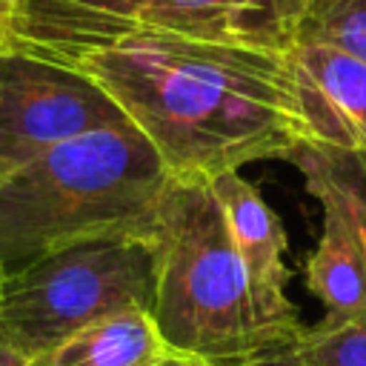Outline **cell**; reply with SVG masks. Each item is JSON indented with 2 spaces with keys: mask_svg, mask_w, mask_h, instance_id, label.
Masks as SVG:
<instances>
[{
  "mask_svg": "<svg viewBox=\"0 0 366 366\" xmlns=\"http://www.w3.org/2000/svg\"><path fill=\"white\" fill-rule=\"evenodd\" d=\"M66 66L120 106L172 177L214 180L315 140L292 49L129 34Z\"/></svg>",
  "mask_w": 366,
  "mask_h": 366,
  "instance_id": "1",
  "label": "cell"
},
{
  "mask_svg": "<svg viewBox=\"0 0 366 366\" xmlns=\"http://www.w3.org/2000/svg\"><path fill=\"white\" fill-rule=\"evenodd\" d=\"M169 180L166 163L132 123L43 152L0 180V269L14 272L89 237L152 234Z\"/></svg>",
  "mask_w": 366,
  "mask_h": 366,
  "instance_id": "2",
  "label": "cell"
},
{
  "mask_svg": "<svg viewBox=\"0 0 366 366\" xmlns=\"http://www.w3.org/2000/svg\"><path fill=\"white\" fill-rule=\"evenodd\" d=\"M152 317L169 352L214 366L283 352L263 329L246 269L209 180L172 177L152 223Z\"/></svg>",
  "mask_w": 366,
  "mask_h": 366,
  "instance_id": "3",
  "label": "cell"
},
{
  "mask_svg": "<svg viewBox=\"0 0 366 366\" xmlns=\"http://www.w3.org/2000/svg\"><path fill=\"white\" fill-rule=\"evenodd\" d=\"M154 306L149 234H103L54 249L0 280V335L29 355L51 352L112 315Z\"/></svg>",
  "mask_w": 366,
  "mask_h": 366,
  "instance_id": "4",
  "label": "cell"
},
{
  "mask_svg": "<svg viewBox=\"0 0 366 366\" xmlns=\"http://www.w3.org/2000/svg\"><path fill=\"white\" fill-rule=\"evenodd\" d=\"M297 0H69L17 17L14 46L57 63L129 34L292 49Z\"/></svg>",
  "mask_w": 366,
  "mask_h": 366,
  "instance_id": "5",
  "label": "cell"
},
{
  "mask_svg": "<svg viewBox=\"0 0 366 366\" xmlns=\"http://www.w3.org/2000/svg\"><path fill=\"white\" fill-rule=\"evenodd\" d=\"M129 123L83 71L26 49L0 51V166H17L86 132Z\"/></svg>",
  "mask_w": 366,
  "mask_h": 366,
  "instance_id": "6",
  "label": "cell"
},
{
  "mask_svg": "<svg viewBox=\"0 0 366 366\" xmlns=\"http://www.w3.org/2000/svg\"><path fill=\"white\" fill-rule=\"evenodd\" d=\"M209 183L220 200L234 252L246 269L249 292L263 329L280 349H295L306 326L286 295V232L280 217L263 200L257 186H252L240 172L217 174Z\"/></svg>",
  "mask_w": 366,
  "mask_h": 366,
  "instance_id": "7",
  "label": "cell"
},
{
  "mask_svg": "<svg viewBox=\"0 0 366 366\" xmlns=\"http://www.w3.org/2000/svg\"><path fill=\"white\" fill-rule=\"evenodd\" d=\"M315 143L366 154V66L317 43H292Z\"/></svg>",
  "mask_w": 366,
  "mask_h": 366,
  "instance_id": "8",
  "label": "cell"
},
{
  "mask_svg": "<svg viewBox=\"0 0 366 366\" xmlns=\"http://www.w3.org/2000/svg\"><path fill=\"white\" fill-rule=\"evenodd\" d=\"M300 174L323 212L320 240L306 263V289L323 303V320L360 317L366 315V254L357 226L329 183L309 172Z\"/></svg>",
  "mask_w": 366,
  "mask_h": 366,
  "instance_id": "9",
  "label": "cell"
},
{
  "mask_svg": "<svg viewBox=\"0 0 366 366\" xmlns=\"http://www.w3.org/2000/svg\"><path fill=\"white\" fill-rule=\"evenodd\" d=\"M166 343L154 326L152 312L129 309L86 326L60 343L51 366H149L166 355Z\"/></svg>",
  "mask_w": 366,
  "mask_h": 366,
  "instance_id": "10",
  "label": "cell"
},
{
  "mask_svg": "<svg viewBox=\"0 0 366 366\" xmlns=\"http://www.w3.org/2000/svg\"><path fill=\"white\" fill-rule=\"evenodd\" d=\"M289 163H295L300 172L317 174L332 186V192L349 209L366 254V154L309 140L292 152Z\"/></svg>",
  "mask_w": 366,
  "mask_h": 366,
  "instance_id": "11",
  "label": "cell"
},
{
  "mask_svg": "<svg viewBox=\"0 0 366 366\" xmlns=\"http://www.w3.org/2000/svg\"><path fill=\"white\" fill-rule=\"evenodd\" d=\"M295 43L329 46L366 66V0H312L295 20Z\"/></svg>",
  "mask_w": 366,
  "mask_h": 366,
  "instance_id": "12",
  "label": "cell"
},
{
  "mask_svg": "<svg viewBox=\"0 0 366 366\" xmlns=\"http://www.w3.org/2000/svg\"><path fill=\"white\" fill-rule=\"evenodd\" d=\"M295 352L309 366H366V315L306 326Z\"/></svg>",
  "mask_w": 366,
  "mask_h": 366,
  "instance_id": "13",
  "label": "cell"
},
{
  "mask_svg": "<svg viewBox=\"0 0 366 366\" xmlns=\"http://www.w3.org/2000/svg\"><path fill=\"white\" fill-rule=\"evenodd\" d=\"M0 366H51V363H49V357L23 352L20 346H14L11 340H6L0 335Z\"/></svg>",
  "mask_w": 366,
  "mask_h": 366,
  "instance_id": "14",
  "label": "cell"
},
{
  "mask_svg": "<svg viewBox=\"0 0 366 366\" xmlns=\"http://www.w3.org/2000/svg\"><path fill=\"white\" fill-rule=\"evenodd\" d=\"M237 366H309L295 349H283V352H272V355H260L252 360H243Z\"/></svg>",
  "mask_w": 366,
  "mask_h": 366,
  "instance_id": "15",
  "label": "cell"
},
{
  "mask_svg": "<svg viewBox=\"0 0 366 366\" xmlns=\"http://www.w3.org/2000/svg\"><path fill=\"white\" fill-rule=\"evenodd\" d=\"M149 366H214V363H209V360H203V357H197V355H183V352H166V355H160L154 363H149Z\"/></svg>",
  "mask_w": 366,
  "mask_h": 366,
  "instance_id": "16",
  "label": "cell"
},
{
  "mask_svg": "<svg viewBox=\"0 0 366 366\" xmlns=\"http://www.w3.org/2000/svg\"><path fill=\"white\" fill-rule=\"evenodd\" d=\"M60 3H69V0H17L14 20H17V17H26V14H37V11L54 9V6H60Z\"/></svg>",
  "mask_w": 366,
  "mask_h": 366,
  "instance_id": "17",
  "label": "cell"
},
{
  "mask_svg": "<svg viewBox=\"0 0 366 366\" xmlns=\"http://www.w3.org/2000/svg\"><path fill=\"white\" fill-rule=\"evenodd\" d=\"M14 11H17V0H0V26H9L14 23ZM14 34V31H11Z\"/></svg>",
  "mask_w": 366,
  "mask_h": 366,
  "instance_id": "18",
  "label": "cell"
},
{
  "mask_svg": "<svg viewBox=\"0 0 366 366\" xmlns=\"http://www.w3.org/2000/svg\"><path fill=\"white\" fill-rule=\"evenodd\" d=\"M11 46H14L11 29H9V26H0V51H6V49H11Z\"/></svg>",
  "mask_w": 366,
  "mask_h": 366,
  "instance_id": "19",
  "label": "cell"
},
{
  "mask_svg": "<svg viewBox=\"0 0 366 366\" xmlns=\"http://www.w3.org/2000/svg\"><path fill=\"white\" fill-rule=\"evenodd\" d=\"M306 3H312V0H297V6H300V9H303V6H306Z\"/></svg>",
  "mask_w": 366,
  "mask_h": 366,
  "instance_id": "20",
  "label": "cell"
},
{
  "mask_svg": "<svg viewBox=\"0 0 366 366\" xmlns=\"http://www.w3.org/2000/svg\"><path fill=\"white\" fill-rule=\"evenodd\" d=\"M6 174H9V172H6V169H3V166H0V180H3V177H6Z\"/></svg>",
  "mask_w": 366,
  "mask_h": 366,
  "instance_id": "21",
  "label": "cell"
},
{
  "mask_svg": "<svg viewBox=\"0 0 366 366\" xmlns=\"http://www.w3.org/2000/svg\"><path fill=\"white\" fill-rule=\"evenodd\" d=\"M0 280H3V269H0Z\"/></svg>",
  "mask_w": 366,
  "mask_h": 366,
  "instance_id": "22",
  "label": "cell"
}]
</instances>
